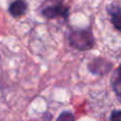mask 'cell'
<instances>
[{"label":"cell","mask_w":121,"mask_h":121,"mask_svg":"<svg viewBox=\"0 0 121 121\" xmlns=\"http://www.w3.org/2000/svg\"><path fill=\"white\" fill-rule=\"evenodd\" d=\"M39 13L46 19L62 18L67 20L69 17V8L64 0H47L39 8Z\"/></svg>","instance_id":"obj_1"},{"label":"cell","mask_w":121,"mask_h":121,"mask_svg":"<svg viewBox=\"0 0 121 121\" xmlns=\"http://www.w3.org/2000/svg\"><path fill=\"white\" fill-rule=\"evenodd\" d=\"M69 43L73 48L81 51H86L95 46V37L90 29L73 30L69 35Z\"/></svg>","instance_id":"obj_2"},{"label":"cell","mask_w":121,"mask_h":121,"mask_svg":"<svg viewBox=\"0 0 121 121\" xmlns=\"http://www.w3.org/2000/svg\"><path fill=\"white\" fill-rule=\"evenodd\" d=\"M87 68L91 74L103 75L108 73L113 69V65H112L111 62H108L107 60L103 59V57H96L91 62L88 63Z\"/></svg>","instance_id":"obj_3"},{"label":"cell","mask_w":121,"mask_h":121,"mask_svg":"<svg viewBox=\"0 0 121 121\" xmlns=\"http://www.w3.org/2000/svg\"><path fill=\"white\" fill-rule=\"evenodd\" d=\"M106 12L108 13L113 26L118 31H121V5L111 3L106 6Z\"/></svg>","instance_id":"obj_4"},{"label":"cell","mask_w":121,"mask_h":121,"mask_svg":"<svg viewBox=\"0 0 121 121\" xmlns=\"http://www.w3.org/2000/svg\"><path fill=\"white\" fill-rule=\"evenodd\" d=\"M27 11H28V3L25 0H15L9 6V12L15 18L23 16L27 13Z\"/></svg>","instance_id":"obj_5"},{"label":"cell","mask_w":121,"mask_h":121,"mask_svg":"<svg viewBox=\"0 0 121 121\" xmlns=\"http://www.w3.org/2000/svg\"><path fill=\"white\" fill-rule=\"evenodd\" d=\"M112 87L118 96H121V65L115 69V71L113 73Z\"/></svg>","instance_id":"obj_6"},{"label":"cell","mask_w":121,"mask_h":121,"mask_svg":"<svg viewBox=\"0 0 121 121\" xmlns=\"http://www.w3.org/2000/svg\"><path fill=\"white\" fill-rule=\"evenodd\" d=\"M55 121H74V115L69 111L62 112Z\"/></svg>","instance_id":"obj_7"},{"label":"cell","mask_w":121,"mask_h":121,"mask_svg":"<svg viewBox=\"0 0 121 121\" xmlns=\"http://www.w3.org/2000/svg\"><path fill=\"white\" fill-rule=\"evenodd\" d=\"M109 121H121V109H114L109 116Z\"/></svg>","instance_id":"obj_8"}]
</instances>
